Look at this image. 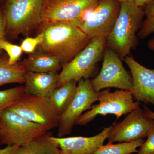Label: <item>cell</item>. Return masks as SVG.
I'll use <instances>...</instances> for the list:
<instances>
[{"label":"cell","instance_id":"1","mask_svg":"<svg viewBox=\"0 0 154 154\" xmlns=\"http://www.w3.org/2000/svg\"><path fill=\"white\" fill-rule=\"evenodd\" d=\"M39 27L44 38L38 50L57 58L62 66L71 61L91 39L79 27L66 22L41 24Z\"/></svg>","mask_w":154,"mask_h":154},{"label":"cell","instance_id":"2","mask_svg":"<svg viewBox=\"0 0 154 154\" xmlns=\"http://www.w3.org/2000/svg\"><path fill=\"white\" fill-rule=\"evenodd\" d=\"M145 17L142 8L133 2H122L115 24L106 38V46L123 60L138 44L137 33Z\"/></svg>","mask_w":154,"mask_h":154},{"label":"cell","instance_id":"3","mask_svg":"<svg viewBox=\"0 0 154 154\" xmlns=\"http://www.w3.org/2000/svg\"><path fill=\"white\" fill-rule=\"evenodd\" d=\"M43 0H5L6 35L12 38L40 27Z\"/></svg>","mask_w":154,"mask_h":154},{"label":"cell","instance_id":"4","mask_svg":"<svg viewBox=\"0 0 154 154\" xmlns=\"http://www.w3.org/2000/svg\"><path fill=\"white\" fill-rule=\"evenodd\" d=\"M106 38L102 36L91 38L88 45L71 61L63 66L59 73L57 88L72 80L79 82L93 77L107 47Z\"/></svg>","mask_w":154,"mask_h":154},{"label":"cell","instance_id":"5","mask_svg":"<svg viewBox=\"0 0 154 154\" xmlns=\"http://www.w3.org/2000/svg\"><path fill=\"white\" fill-rule=\"evenodd\" d=\"M99 104L92 105L91 109L79 117L75 125L84 126L93 121L97 116L113 114L117 119L140 107V102H134L130 91L118 90L113 92L110 89L99 92Z\"/></svg>","mask_w":154,"mask_h":154},{"label":"cell","instance_id":"6","mask_svg":"<svg viewBox=\"0 0 154 154\" xmlns=\"http://www.w3.org/2000/svg\"><path fill=\"white\" fill-rule=\"evenodd\" d=\"M47 131L40 125L8 109L0 113V144L19 147Z\"/></svg>","mask_w":154,"mask_h":154},{"label":"cell","instance_id":"7","mask_svg":"<svg viewBox=\"0 0 154 154\" xmlns=\"http://www.w3.org/2000/svg\"><path fill=\"white\" fill-rule=\"evenodd\" d=\"M97 0H43L42 24L66 22L79 27Z\"/></svg>","mask_w":154,"mask_h":154},{"label":"cell","instance_id":"8","mask_svg":"<svg viewBox=\"0 0 154 154\" xmlns=\"http://www.w3.org/2000/svg\"><path fill=\"white\" fill-rule=\"evenodd\" d=\"M7 109L40 125L47 131L55 128L58 125L59 116L47 98L25 93Z\"/></svg>","mask_w":154,"mask_h":154},{"label":"cell","instance_id":"9","mask_svg":"<svg viewBox=\"0 0 154 154\" xmlns=\"http://www.w3.org/2000/svg\"><path fill=\"white\" fill-rule=\"evenodd\" d=\"M103 60L102 68L99 75L91 80L94 91L98 92L110 88L131 91L132 77L125 68L122 60L116 53L106 47Z\"/></svg>","mask_w":154,"mask_h":154},{"label":"cell","instance_id":"10","mask_svg":"<svg viewBox=\"0 0 154 154\" xmlns=\"http://www.w3.org/2000/svg\"><path fill=\"white\" fill-rule=\"evenodd\" d=\"M98 97L99 92L94 91L91 80H79L74 98L65 112L60 116L57 137L69 134L79 117L91 109L93 103L98 101Z\"/></svg>","mask_w":154,"mask_h":154},{"label":"cell","instance_id":"11","mask_svg":"<svg viewBox=\"0 0 154 154\" xmlns=\"http://www.w3.org/2000/svg\"><path fill=\"white\" fill-rule=\"evenodd\" d=\"M121 4L116 0L99 1L78 27L91 38H107L118 17Z\"/></svg>","mask_w":154,"mask_h":154},{"label":"cell","instance_id":"12","mask_svg":"<svg viewBox=\"0 0 154 154\" xmlns=\"http://www.w3.org/2000/svg\"><path fill=\"white\" fill-rule=\"evenodd\" d=\"M154 120L145 115L140 107L127 114L122 121L111 125L107 143L130 142L146 137Z\"/></svg>","mask_w":154,"mask_h":154},{"label":"cell","instance_id":"13","mask_svg":"<svg viewBox=\"0 0 154 154\" xmlns=\"http://www.w3.org/2000/svg\"><path fill=\"white\" fill-rule=\"evenodd\" d=\"M122 60L131 71L132 87L130 91L134 99L154 105V69L142 65L131 56H127Z\"/></svg>","mask_w":154,"mask_h":154},{"label":"cell","instance_id":"14","mask_svg":"<svg viewBox=\"0 0 154 154\" xmlns=\"http://www.w3.org/2000/svg\"><path fill=\"white\" fill-rule=\"evenodd\" d=\"M112 126L105 128L102 132L91 137H72L51 139L59 146L60 154H95L107 139Z\"/></svg>","mask_w":154,"mask_h":154},{"label":"cell","instance_id":"15","mask_svg":"<svg viewBox=\"0 0 154 154\" xmlns=\"http://www.w3.org/2000/svg\"><path fill=\"white\" fill-rule=\"evenodd\" d=\"M59 73L57 72H26L25 75V94L48 98L57 88Z\"/></svg>","mask_w":154,"mask_h":154},{"label":"cell","instance_id":"16","mask_svg":"<svg viewBox=\"0 0 154 154\" xmlns=\"http://www.w3.org/2000/svg\"><path fill=\"white\" fill-rule=\"evenodd\" d=\"M26 72H58L62 68L57 58L37 50L20 62Z\"/></svg>","mask_w":154,"mask_h":154},{"label":"cell","instance_id":"17","mask_svg":"<svg viewBox=\"0 0 154 154\" xmlns=\"http://www.w3.org/2000/svg\"><path fill=\"white\" fill-rule=\"evenodd\" d=\"M78 82L72 80L56 88L48 97V100L59 116L67 110L76 93Z\"/></svg>","mask_w":154,"mask_h":154},{"label":"cell","instance_id":"18","mask_svg":"<svg viewBox=\"0 0 154 154\" xmlns=\"http://www.w3.org/2000/svg\"><path fill=\"white\" fill-rule=\"evenodd\" d=\"M52 136V133L47 131L19 147L17 154H60L59 146L51 139Z\"/></svg>","mask_w":154,"mask_h":154},{"label":"cell","instance_id":"19","mask_svg":"<svg viewBox=\"0 0 154 154\" xmlns=\"http://www.w3.org/2000/svg\"><path fill=\"white\" fill-rule=\"evenodd\" d=\"M26 72L20 63L9 64L8 57L0 56V86L12 83L23 84Z\"/></svg>","mask_w":154,"mask_h":154},{"label":"cell","instance_id":"20","mask_svg":"<svg viewBox=\"0 0 154 154\" xmlns=\"http://www.w3.org/2000/svg\"><path fill=\"white\" fill-rule=\"evenodd\" d=\"M140 139L130 142L119 143L117 144L107 143L102 145L95 154H131L137 153L139 148L144 141Z\"/></svg>","mask_w":154,"mask_h":154},{"label":"cell","instance_id":"21","mask_svg":"<svg viewBox=\"0 0 154 154\" xmlns=\"http://www.w3.org/2000/svg\"><path fill=\"white\" fill-rule=\"evenodd\" d=\"M24 94L23 86L0 91V113L14 104Z\"/></svg>","mask_w":154,"mask_h":154},{"label":"cell","instance_id":"22","mask_svg":"<svg viewBox=\"0 0 154 154\" xmlns=\"http://www.w3.org/2000/svg\"><path fill=\"white\" fill-rule=\"evenodd\" d=\"M145 18L138 33L139 38L143 39L154 33V0L144 10Z\"/></svg>","mask_w":154,"mask_h":154},{"label":"cell","instance_id":"23","mask_svg":"<svg viewBox=\"0 0 154 154\" xmlns=\"http://www.w3.org/2000/svg\"><path fill=\"white\" fill-rule=\"evenodd\" d=\"M0 50L7 52L8 57V63L11 65L18 63L23 52L21 46L9 42L5 38L0 39Z\"/></svg>","mask_w":154,"mask_h":154},{"label":"cell","instance_id":"24","mask_svg":"<svg viewBox=\"0 0 154 154\" xmlns=\"http://www.w3.org/2000/svg\"><path fill=\"white\" fill-rule=\"evenodd\" d=\"M44 38V34L40 33L34 38L27 37L24 39L21 43V48L23 51L27 53L32 54L35 52L38 45L42 43Z\"/></svg>","mask_w":154,"mask_h":154},{"label":"cell","instance_id":"25","mask_svg":"<svg viewBox=\"0 0 154 154\" xmlns=\"http://www.w3.org/2000/svg\"><path fill=\"white\" fill-rule=\"evenodd\" d=\"M146 137L137 154H154V122Z\"/></svg>","mask_w":154,"mask_h":154},{"label":"cell","instance_id":"26","mask_svg":"<svg viewBox=\"0 0 154 154\" xmlns=\"http://www.w3.org/2000/svg\"><path fill=\"white\" fill-rule=\"evenodd\" d=\"M5 21L3 9L0 8V39L5 38ZM3 51L0 50V56L2 55Z\"/></svg>","mask_w":154,"mask_h":154},{"label":"cell","instance_id":"27","mask_svg":"<svg viewBox=\"0 0 154 154\" xmlns=\"http://www.w3.org/2000/svg\"><path fill=\"white\" fill-rule=\"evenodd\" d=\"M19 147L17 146H7L5 148L0 149V154H17Z\"/></svg>","mask_w":154,"mask_h":154},{"label":"cell","instance_id":"28","mask_svg":"<svg viewBox=\"0 0 154 154\" xmlns=\"http://www.w3.org/2000/svg\"><path fill=\"white\" fill-rule=\"evenodd\" d=\"M153 0H134V3L138 7L141 8L145 7Z\"/></svg>","mask_w":154,"mask_h":154},{"label":"cell","instance_id":"29","mask_svg":"<svg viewBox=\"0 0 154 154\" xmlns=\"http://www.w3.org/2000/svg\"><path fill=\"white\" fill-rule=\"evenodd\" d=\"M143 111L145 115L148 117L154 120V112L146 107H143Z\"/></svg>","mask_w":154,"mask_h":154},{"label":"cell","instance_id":"30","mask_svg":"<svg viewBox=\"0 0 154 154\" xmlns=\"http://www.w3.org/2000/svg\"><path fill=\"white\" fill-rule=\"evenodd\" d=\"M148 46L150 49L154 51V37L149 40L148 42Z\"/></svg>","mask_w":154,"mask_h":154},{"label":"cell","instance_id":"31","mask_svg":"<svg viewBox=\"0 0 154 154\" xmlns=\"http://www.w3.org/2000/svg\"><path fill=\"white\" fill-rule=\"evenodd\" d=\"M116 1H118V2H120L121 3L125 2H134V0H116Z\"/></svg>","mask_w":154,"mask_h":154},{"label":"cell","instance_id":"32","mask_svg":"<svg viewBox=\"0 0 154 154\" xmlns=\"http://www.w3.org/2000/svg\"><path fill=\"white\" fill-rule=\"evenodd\" d=\"M3 1H4V0H0V3L2 2Z\"/></svg>","mask_w":154,"mask_h":154},{"label":"cell","instance_id":"33","mask_svg":"<svg viewBox=\"0 0 154 154\" xmlns=\"http://www.w3.org/2000/svg\"><path fill=\"white\" fill-rule=\"evenodd\" d=\"M97 1H98V2H99V1H101V0H97Z\"/></svg>","mask_w":154,"mask_h":154}]
</instances>
